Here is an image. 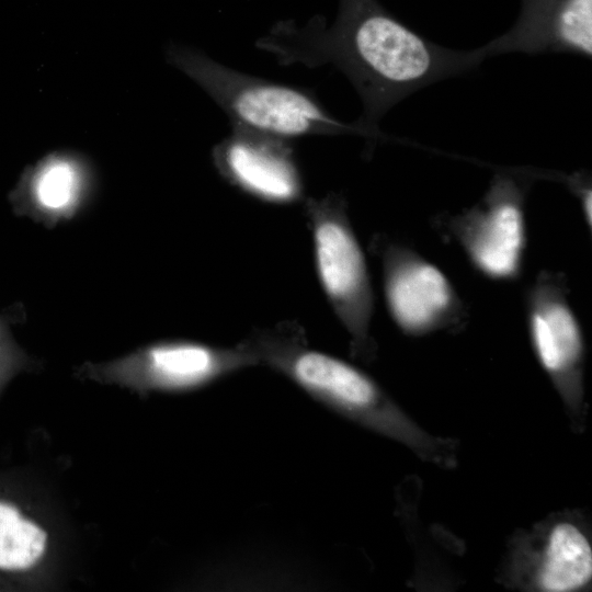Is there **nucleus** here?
<instances>
[{
	"mask_svg": "<svg viewBox=\"0 0 592 592\" xmlns=\"http://www.w3.org/2000/svg\"><path fill=\"white\" fill-rule=\"evenodd\" d=\"M1 334H2V329L0 328V342L2 341Z\"/></svg>",
	"mask_w": 592,
	"mask_h": 592,
	"instance_id": "obj_15",
	"label": "nucleus"
},
{
	"mask_svg": "<svg viewBox=\"0 0 592 592\" xmlns=\"http://www.w3.org/2000/svg\"><path fill=\"white\" fill-rule=\"evenodd\" d=\"M255 45L282 66L339 69L362 100L357 121L377 133L379 119L402 99L467 72L486 58L481 47L465 52L434 44L378 0H340L330 25L321 15L305 24L280 21Z\"/></svg>",
	"mask_w": 592,
	"mask_h": 592,
	"instance_id": "obj_1",
	"label": "nucleus"
},
{
	"mask_svg": "<svg viewBox=\"0 0 592 592\" xmlns=\"http://www.w3.org/2000/svg\"><path fill=\"white\" fill-rule=\"evenodd\" d=\"M255 365L258 361L241 342L225 348L179 340L156 342L84 369L91 378L140 391H186Z\"/></svg>",
	"mask_w": 592,
	"mask_h": 592,
	"instance_id": "obj_8",
	"label": "nucleus"
},
{
	"mask_svg": "<svg viewBox=\"0 0 592 592\" xmlns=\"http://www.w3.org/2000/svg\"><path fill=\"white\" fill-rule=\"evenodd\" d=\"M212 158L228 183L260 201L291 204L303 198V178L289 140L232 126Z\"/></svg>",
	"mask_w": 592,
	"mask_h": 592,
	"instance_id": "obj_10",
	"label": "nucleus"
},
{
	"mask_svg": "<svg viewBox=\"0 0 592 592\" xmlns=\"http://www.w3.org/2000/svg\"><path fill=\"white\" fill-rule=\"evenodd\" d=\"M315 265L321 288L351 339L355 356L371 361L376 344L371 334L374 294L366 260L339 193L307 198Z\"/></svg>",
	"mask_w": 592,
	"mask_h": 592,
	"instance_id": "obj_4",
	"label": "nucleus"
},
{
	"mask_svg": "<svg viewBox=\"0 0 592 592\" xmlns=\"http://www.w3.org/2000/svg\"><path fill=\"white\" fill-rule=\"evenodd\" d=\"M560 180L569 191L578 198L585 224L592 228V183L591 174L587 171H578L571 174L558 173Z\"/></svg>",
	"mask_w": 592,
	"mask_h": 592,
	"instance_id": "obj_14",
	"label": "nucleus"
},
{
	"mask_svg": "<svg viewBox=\"0 0 592 592\" xmlns=\"http://www.w3.org/2000/svg\"><path fill=\"white\" fill-rule=\"evenodd\" d=\"M94 189L90 160L76 151L57 150L24 170L10 198L18 213L52 228L77 216Z\"/></svg>",
	"mask_w": 592,
	"mask_h": 592,
	"instance_id": "obj_11",
	"label": "nucleus"
},
{
	"mask_svg": "<svg viewBox=\"0 0 592 592\" xmlns=\"http://www.w3.org/2000/svg\"><path fill=\"white\" fill-rule=\"evenodd\" d=\"M561 272L540 271L525 294L528 334L543 369L558 391L569 415H584V338L568 299Z\"/></svg>",
	"mask_w": 592,
	"mask_h": 592,
	"instance_id": "obj_7",
	"label": "nucleus"
},
{
	"mask_svg": "<svg viewBox=\"0 0 592 592\" xmlns=\"http://www.w3.org/2000/svg\"><path fill=\"white\" fill-rule=\"evenodd\" d=\"M380 260L388 311L409 335L458 332L469 311L445 274L410 247L384 235L372 240Z\"/></svg>",
	"mask_w": 592,
	"mask_h": 592,
	"instance_id": "obj_6",
	"label": "nucleus"
},
{
	"mask_svg": "<svg viewBox=\"0 0 592 592\" xmlns=\"http://www.w3.org/2000/svg\"><path fill=\"white\" fill-rule=\"evenodd\" d=\"M241 343L263 364L284 375L342 417L409 447L421 459L449 468L455 443L420 428L369 375L310 348L292 321L252 331Z\"/></svg>",
	"mask_w": 592,
	"mask_h": 592,
	"instance_id": "obj_2",
	"label": "nucleus"
},
{
	"mask_svg": "<svg viewBox=\"0 0 592 592\" xmlns=\"http://www.w3.org/2000/svg\"><path fill=\"white\" fill-rule=\"evenodd\" d=\"M166 57L221 107L232 126L286 140L353 134L374 146L377 140L387 139L358 121L345 123L335 118L307 90L240 72L198 49L172 44Z\"/></svg>",
	"mask_w": 592,
	"mask_h": 592,
	"instance_id": "obj_3",
	"label": "nucleus"
},
{
	"mask_svg": "<svg viewBox=\"0 0 592 592\" xmlns=\"http://www.w3.org/2000/svg\"><path fill=\"white\" fill-rule=\"evenodd\" d=\"M503 53H572L592 56V0H522L515 24L481 47Z\"/></svg>",
	"mask_w": 592,
	"mask_h": 592,
	"instance_id": "obj_12",
	"label": "nucleus"
},
{
	"mask_svg": "<svg viewBox=\"0 0 592 592\" xmlns=\"http://www.w3.org/2000/svg\"><path fill=\"white\" fill-rule=\"evenodd\" d=\"M47 538L39 524L0 499V570L25 571L36 566L45 555Z\"/></svg>",
	"mask_w": 592,
	"mask_h": 592,
	"instance_id": "obj_13",
	"label": "nucleus"
},
{
	"mask_svg": "<svg viewBox=\"0 0 592 592\" xmlns=\"http://www.w3.org/2000/svg\"><path fill=\"white\" fill-rule=\"evenodd\" d=\"M510 573L517 585L545 592L585 589L592 578V547L579 517H549L515 538Z\"/></svg>",
	"mask_w": 592,
	"mask_h": 592,
	"instance_id": "obj_9",
	"label": "nucleus"
},
{
	"mask_svg": "<svg viewBox=\"0 0 592 592\" xmlns=\"http://www.w3.org/2000/svg\"><path fill=\"white\" fill-rule=\"evenodd\" d=\"M536 178V171L526 168L497 172L477 204L458 214H439L432 225L483 275L516 280L527 243L525 204Z\"/></svg>",
	"mask_w": 592,
	"mask_h": 592,
	"instance_id": "obj_5",
	"label": "nucleus"
}]
</instances>
